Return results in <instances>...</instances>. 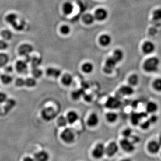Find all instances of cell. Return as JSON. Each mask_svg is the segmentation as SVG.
Returning a JSON list of instances; mask_svg holds the SVG:
<instances>
[{"label": "cell", "mask_w": 161, "mask_h": 161, "mask_svg": "<svg viewBox=\"0 0 161 161\" xmlns=\"http://www.w3.org/2000/svg\"><path fill=\"white\" fill-rule=\"evenodd\" d=\"M159 59L157 57H152L145 60L143 64V68L148 73H155L159 69Z\"/></svg>", "instance_id": "obj_1"}, {"label": "cell", "mask_w": 161, "mask_h": 161, "mask_svg": "<svg viewBox=\"0 0 161 161\" xmlns=\"http://www.w3.org/2000/svg\"><path fill=\"white\" fill-rule=\"evenodd\" d=\"M118 63L119 62L113 56L109 57L107 59L105 63L104 66L103 68V72L107 74L112 73Z\"/></svg>", "instance_id": "obj_2"}, {"label": "cell", "mask_w": 161, "mask_h": 161, "mask_svg": "<svg viewBox=\"0 0 161 161\" xmlns=\"http://www.w3.org/2000/svg\"><path fill=\"white\" fill-rule=\"evenodd\" d=\"M120 144L121 147L126 152L131 153L135 150L134 144L129 139L124 138L122 139Z\"/></svg>", "instance_id": "obj_3"}, {"label": "cell", "mask_w": 161, "mask_h": 161, "mask_svg": "<svg viewBox=\"0 0 161 161\" xmlns=\"http://www.w3.org/2000/svg\"><path fill=\"white\" fill-rule=\"evenodd\" d=\"M121 104V100L116 97H110L107 99L105 106L107 108L110 109H116L119 108Z\"/></svg>", "instance_id": "obj_4"}, {"label": "cell", "mask_w": 161, "mask_h": 161, "mask_svg": "<svg viewBox=\"0 0 161 161\" xmlns=\"http://www.w3.org/2000/svg\"><path fill=\"white\" fill-rule=\"evenodd\" d=\"M61 138L65 142L70 143L74 141L75 135L72 129L66 128L61 133Z\"/></svg>", "instance_id": "obj_5"}, {"label": "cell", "mask_w": 161, "mask_h": 161, "mask_svg": "<svg viewBox=\"0 0 161 161\" xmlns=\"http://www.w3.org/2000/svg\"><path fill=\"white\" fill-rule=\"evenodd\" d=\"M41 115L44 120L49 121L54 119L56 117L57 114L54 108L51 107H47L42 110Z\"/></svg>", "instance_id": "obj_6"}, {"label": "cell", "mask_w": 161, "mask_h": 161, "mask_svg": "<svg viewBox=\"0 0 161 161\" xmlns=\"http://www.w3.org/2000/svg\"><path fill=\"white\" fill-rule=\"evenodd\" d=\"M134 93V89L130 85L123 86H121L117 93V97L119 99L124 96H129Z\"/></svg>", "instance_id": "obj_7"}, {"label": "cell", "mask_w": 161, "mask_h": 161, "mask_svg": "<svg viewBox=\"0 0 161 161\" xmlns=\"http://www.w3.org/2000/svg\"><path fill=\"white\" fill-rule=\"evenodd\" d=\"M106 147L102 143H99L95 146L92 155L96 159H100L105 154Z\"/></svg>", "instance_id": "obj_8"}, {"label": "cell", "mask_w": 161, "mask_h": 161, "mask_svg": "<svg viewBox=\"0 0 161 161\" xmlns=\"http://www.w3.org/2000/svg\"><path fill=\"white\" fill-rule=\"evenodd\" d=\"M119 146L116 142H111L106 147L105 154L109 157H112L117 154Z\"/></svg>", "instance_id": "obj_9"}, {"label": "cell", "mask_w": 161, "mask_h": 161, "mask_svg": "<svg viewBox=\"0 0 161 161\" xmlns=\"http://www.w3.org/2000/svg\"><path fill=\"white\" fill-rule=\"evenodd\" d=\"M95 19L99 21H103L106 19L108 16V12L105 9L100 8L95 10L94 15Z\"/></svg>", "instance_id": "obj_10"}, {"label": "cell", "mask_w": 161, "mask_h": 161, "mask_svg": "<svg viewBox=\"0 0 161 161\" xmlns=\"http://www.w3.org/2000/svg\"><path fill=\"white\" fill-rule=\"evenodd\" d=\"M161 148V143L156 141H151L148 144V149L152 154H157L160 150Z\"/></svg>", "instance_id": "obj_11"}, {"label": "cell", "mask_w": 161, "mask_h": 161, "mask_svg": "<svg viewBox=\"0 0 161 161\" xmlns=\"http://www.w3.org/2000/svg\"><path fill=\"white\" fill-rule=\"evenodd\" d=\"M155 48V45L153 42L149 41H145L142 46V50L145 54H149L153 53Z\"/></svg>", "instance_id": "obj_12"}, {"label": "cell", "mask_w": 161, "mask_h": 161, "mask_svg": "<svg viewBox=\"0 0 161 161\" xmlns=\"http://www.w3.org/2000/svg\"><path fill=\"white\" fill-rule=\"evenodd\" d=\"M34 50L33 46L29 44H24L21 46L19 48V52L21 55L23 56H29L30 54Z\"/></svg>", "instance_id": "obj_13"}, {"label": "cell", "mask_w": 161, "mask_h": 161, "mask_svg": "<svg viewBox=\"0 0 161 161\" xmlns=\"http://www.w3.org/2000/svg\"><path fill=\"white\" fill-rule=\"evenodd\" d=\"M147 112L133 113L131 116V120L132 124L134 125H138L142 119L147 117Z\"/></svg>", "instance_id": "obj_14"}, {"label": "cell", "mask_w": 161, "mask_h": 161, "mask_svg": "<svg viewBox=\"0 0 161 161\" xmlns=\"http://www.w3.org/2000/svg\"><path fill=\"white\" fill-rule=\"evenodd\" d=\"M99 123V118L97 114L93 113L90 114L87 119V123L89 126L94 127L98 125Z\"/></svg>", "instance_id": "obj_15"}, {"label": "cell", "mask_w": 161, "mask_h": 161, "mask_svg": "<svg viewBox=\"0 0 161 161\" xmlns=\"http://www.w3.org/2000/svg\"><path fill=\"white\" fill-rule=\"evenodd\" d=\"M16 69L19 73H25L27 71V62L25 61H19L16 65Z\"/></svg>", "instance_id": "obj_16"}, {"label": "cell", "mask_w": 161, "mask_h": 161, "mask_svg": "<svg viewBox=\"0 0 161 161\" xmlns=\"http://www.w3.org/2000/svg\"><path fill=\"white\" fill-rule=\"evenodd\" d=\"M46 74L49 77L54 78H58L61 76V71L55 68H48L46 70Z\"/></svg>", "instance_id": "obj_17"}, {"label": "cell", "mask_w": 161, "mask_h": 161, "mask_svg": "<svg viewBox=\"0 0 161 161\" xmlns=\"http://www.w3.org/2000/svg\"><path fill=\"white\" fill-rule=\"evenodd\" d=\"M99 41L100 44L103 46H107L111 43V38L107 34H103L99 38Z\"/></svg>", "instance_id": "obj_18"}, {"label": "cell", "mask_w": 161, "mask_h": 161, "mask_svg": "<svg viewBox=\"0 0 161 161\" xmlns=\"http://www.w3.org/2000/svg\"><path fill=\"white\" fill-rule=\"evenodd\" d=\"M35 159L38 161H46L49 159V156L48 153L45 151H41L36 153L34 156Z\"/></svg>", "instance_id": "obj_19"}, {"label": "cell", "mask_w": 161, "mask_h": 161, "mask_svg": "<svg viewBox=\"0 0 161 161\" xmlns=\"http://www.w3.org/2000/svg\"><path fill=\"white\" fill-rule=\"evenodd\" d=\"M68 123L73 124L75 123L79 119V115L74 111H70L68 113L66 116Z\"/></svg>", "instance_id": "obj_20"}, {"label": "cell", "mask_w": 161, "mask_h": 161, "mask_svg": "<svg viewBox=\"0 0 161 161\" xmlns=\"http://www.w3.org/2000/svg\"><path fill=\"white\" fill-rule=\"evenodd\" d=\"M63 11L65 15H71L74 10V6L70 2H66L62 7Z\"/></svg>", "instance_id": "obj_21"}, {"label": "cell", "mask_w": 161, "mask_h": 161, "mask_svg": "<svg viewBox=\"0 0 161 161\" xmlns=\"http://www.w3.org/2000/svg\"><path fill=\"white\" fill-rule=\"evenodd\" d=\"M158 109V104L154 102H149L146 104V112L148 113H155Z\"/></svg>", "instance_id": "obj_22"}, {"label": "cell", "mask_w": 161, "mask_h": 161, "mask_svg": "<svg viewBox=\"0 0 161 161\" xmlns=\"http://www.w3.org/2000/svg\"><path fill=\"white\" fill-rule=\"evenodd\" d=\"M16 105V102L13 99L7 100L6 101V104L5 106L4 110L5 114L8 113Z\"/></svg>", "instance_id": "obj_23"}, {"label": "cell", "mask_w": 161, "mask_h": 161, "mask_svg": "<svg viewBox=\"0 0 161 161\" xmlns=\"http://www.w3.org/2000/svg\"><path fill=\"white\" fill-rule=\"evenodd\" d=\"M73 79L70 74L66 73L62 77L61 82L64 85L69 86L73 82Z\"/></svg>", "instance_id": "obj_24"}, {"label": "cell", "mask_w": 161, "mask_h": 161, "mask_svg": "<svg viewBox=\"0 0 161 161\" xmlns=\"http://www.w3.org/2000/svg\"><path fill=\"white\" fill-rule=\"evenodd\" d=\"M19 18L18 16L15 14H10L7 15L6 17V20L7 22L9 24L11 25L12 26H14L15 24L18 21Z\"/></svg>", "instance_id": "obj_25"}, {"label": "cell", "mask_w": 161, "mask_h": 161, "mask_svg": "<svg viewBox=\"0 0 161 161\" xmlns=\"http://www.w3.org/2000/svg\"><path fill=\"white\" fill-rule=\"evenodd\" d=\"M82 69L84 73L89 74L92 73L94 70V65L91 63L86 62L82 65Z\"/></svg>", "instance_id": "obj_26"}, {"label": "cell", "mask_w": 161, "mask_h": 161, "mask_svg": "<svg viewBox=\"0 0 161 161\" xmlns=\"http://www.w3.org/2000/svg\"><path fill=\"white\" fill-rule=\"evenodd\" d=\"M85 94V89L82 88L78 90H74L72 92L71 96L73 100H78L80 99L81 97L83 96Z\"/></svg>", "instance_id": "obj_27"}, {"label": "cell", "mask_w": 161, "mask_h": 161, "mask_svg": "<svg viewBox=\"0 0 161 161\" xmlns=\"http://www.w3.org/2000/svg\"><path fill=\"white\" fill-rule=\"evenodd\" d=\"M112 56L116 59V60L118 62H120L123 60L124 56L123 51L120 49H116L113 52Z\"/></svg>", "instance_id": "obj_28"}, {"label": "cell", "mask_w": 161, "mask_h": 161, "mask_svg": "<svg viewBox=\"0 0 161 161\" xmlns=\"http://www.w3.org/2000/svg\"><path fill=\"white\" fill-rule=\"evenodd\" d=\"M95 19V18L94 15L90 14H86L82 17L83 22L87 25H90L93 23Z\"/></svg>", "instance_id": "obj_29"}, {"label": "cell", "mask_w": 161, "mask_h": 161, "mask_svg": "<svg viewBox=\"0 0 161 161\" xmlns=\"http://www.w3.org/2000/svg\"><path fill=\"white\" fill-rule=\"evenodd\" d=\"M139 79L138 76L137 74H132L128 79L129 85L132 86H136L138 83Z\"/></svg>", "instance_id": "obj_30"}, {"label": "cell", "mask_w": 161, "mask_h": 161, "mask_svg": "<svg viewBox=\"0 0 161 161\" xmlns=\"http://www.w3.org/2000/svg\"><path fill=\"white\" fill-rule=\"evenodd\" d=\"M106 118L107 121L110 123H114L118 119V115L114 112H109L107 113Z\"/></svg>", "instance_id": "obj_31"}, {"label": "cell", "mask_w": 161, "mask_h": 161, "mask_svg": "<svg viewBox=\"0 0 161 161\" xmlns=\"http://www.w3.org/2000/svg\"><path fill=\"white\" fill-rule=\"evenodd\" d=\"M9 58L5 53H0V67L5 66L8 63Z\"/></svg>", "instance_id": "obj_32"}, {"label": "cell", "mask_w": 161, "mask_h": 161, "mask_svg": "<svg viewBox=\"0 0 161 161\" xmlns=\"http://www.w3.org/2000/svg\"><path fill=\"white\" fill-rule=\"evenodd\" d=\"M68 123L66 117L63 116H60L57 120V124L60 127H65Z\"/></svg>", "instance_id": "obj_33"}, {"label": "cell", "mask_w": 161, "mask_h": 161, "mask_svg": "<svg viewBox=\"0 0 161 161\" xmlns=\"http://www.w3.org/2000/svg\"><path fill=\"white\" fill-rule=\"evenodd\" d=\"M30 62L31 63V66L33 68L38 67L42 63V59L38 57H35L31 58Z\"/></svg>", "instance_id": "obj_34"}, {"label": "cell", "mask_w": 161, "mask_h": 161, "mask_svg": "<svg viewBox=\"0 0 161 161\" xmlns=\"http://www.w3.org/2000/svg\"><path fill=\"white\" fill-rule=\"evenodd\" d=\"M1 79L5 84H9L13 81V78L8 74H3L1 76Z\"/></svg>", "instance_id": "obj_35"}, {"label": "cell", "mask_w": 161, "mask_h": 161, "mask_svg": "<svg viewBox=\"0 0 161 161\" xmlns=\"http://www.w3.org/2000/svg\"><path fill=\"white\" fill-rule=\"evenodd\" d=\"M37 85V81L34 78H29L25 80V86L28 87H33Z\"/></svg>", "instance_id": "obj_36"}, {"label": "cell", "mask_w": 161, "mask_h": 161, "mask_svg": "<svg viewBox=\"0 0 161 161\" xmlns=\"http://www.w3.org/2000/svg\"><path fill=\"white\" fill-rule=\"evenodd\" d=\"M32 74L36 79L40 78L43 75V72L38 67L33 68L32 70Z\"/></svg>", "instance_id": "obj_37"}, {"label": "cell", "mask_w": 161, "mask_h": 161, "mask_svg": "<svg viewBox=\"0 0 161 161\" xmlns=\"http://www.w3.org/2000/svg\"><path fill=\"white\" fill-rule=\"evenodd\" d=\"M2 37L6 40H9L13 37L12 32L8 30H4L2 33Z\"/></svg>", "instance_id": "obj_38"}, {"label": "cell", "mask_w": 161, "mask_h": 161, "mask_svg": "<svg viewBox=\"0 0 161 161\" xmlns=\"http://www.w3.org/2000/svg\"><path fill=\"white\" fill-rule=\"evenodd\" d=\"M153 86L155 90L161 92V79H158L155 80L153 83Z\"/></svg>", "instance_id": "obj_39"}, {"label": "cell", "mask_w": 161, "mask_h": 161, "mask_svg": "<svg viewBox=\"0 0 161 161\" xmlns=\"http://www.w3.org/2000/svg\"><path fill=\"white\" fill-rule=\"evenodd\" d=\"M153 19L156 21L161 20V9H158L154 11L153 13Z\"/></svg>", "instance_id": "obj_40"}, {"label": "cell", "mask_w": 161, "mask_h": 161, "mask_svg": "<svg viewBox=\"0 0 161 161\" xmlns=\"http://www.w3.org/2000/svg\"><path fill=\"white\" fill-rule=\"evenodd\" d=\"M70 27L68 26L63 25L62 26H61L60 28V31L62 34H63L64 35H68L70 33Z\"/></svg>", "instance_id": "obj_41"}, {"label": "cell", "mask_w": 161, "mask_h": 161, "mask_svg": "<svg viewBox=\"0 0 161 161\" xmlns=\"http://www.w3.org/2000/svg\"><path fill=\"white\" fill-rule=\"evenodd\" d=\"M123 136L126 138H130L132 135V130L131 128H126L122 132Z\"/></svg>", "instance_id": "obj_42"}, {"label": "cell", "mask_w": 161, "mask_h": 161, "mask_svg": "<svg viewBox=\"0 0 161 161\" xmlns=\"http://www.w3.org/2000/svg\"><path fill=\"white\" fill-rule=\"evenodd\" d=\"M152 124L149 119L145 121L141 124V127L143 129H147L149 128L150 125Z\"/></svg>", "instance_id": "obj_43"}, {"label": "cell", "mask_w": 161, "mask_h": 161, "mask_svg": "<svg viewBox=\"0 0 161 161\" xmlns=\"http://www.w3.org/2000/svg\"><path fill=\"white\" fill-rule=\"evenodd\" d=\"M16 85L19 87H23L25 86V80L22 78H19L16 81Z\"/></svg>", "instance_id": "obj_44"}, {"label": "cell", "mask_w": 161, "mask_h": 161, "mask_svg": "<svg viewBox=\"0 0 161 161\" xmlns=\"http://www.w3.org/2000/svg\"><path fill=\"white\" fill-rule=\"evenodd\" d=\"M8 47V44L4 40H0V50H5Z\"/></svg>", "instance_id": "obj_45"}, {"label": "cell", "mask_w": 161, "mask_h": 161, "mask_svg": "<svg viewBox=\"0 0 161 161\" xmlns=\"http://www.w3.org/2000/svg\"><path fill=\"white\" fill-rule=\"evenodd\" d=\"M7 100V95L5 93L0 92V103L6 102Z\"/></svg>", "instance_id": "obj_46"}, {"label": "cell", "mask_w": 161, "mask_h": 161, "mask_svg": "<svg viewBox=\"0 0 161 161\" xmlns=\"http://www.w3.org/2000/svg\"><path fill=\"white\" fill-rule=\"evenodd\" d=\"M130 138L131 139V141L135 144L139 142L140 141V138H139L138 136H134V135H132L131 136V138Z\"/></svg>", "instance_id": "obj_47"}, {"label": "cell", "mask_w": 161, "mask_h": 161, "mask_svg": "<svg viewBox=\"0 0 161 161\" xmlns=\"http://www.w3.org/2000/svg\"><path fill=\"white\" fill-rule=\"evenodd\" d=\"M83 97L85 100L87 102H90L92 101V97L90 95L86 94L85 93L83 95Z\"/></svg>", "instance_id": "obj_48"}, {"label": "cell", "mask_w": 161, "mask_h": 161, "mask_svg": "<svg viewBox=\"0 0 161 161\" xmlns=\"http://www.w3.org/2000/svg\"><path fill=\"white\" fill-rule=\"evenodd\" d=\"M149 119L151 122V124H154V123L156 122L157 120H158V117L155 115H153Z\"/></svg>", "instance_id": "obj_49"}, {"label": "cell", "mask_w": 161, "mask_h": 161, "mask_svg": "<svg viewBox=\"0 0 161 161\" xmlns=\"http://www.w3.org/2000/svg\"><path fill=\"white\" fill-rule=\"evenodd\" d=\"M5 70L7 73H11L13 71V68L11 66L6 67L5 68Z\"/></svg>", "instance_id": "obj_50"}, {"label": "cell", "mask_w": 161, "mask_h": 161, "mask_svg": "<svg viewBox=\"0 0 161 161\" xmlns=\"http://www.w3.org/2000/svg\"><path fill=\"white\" fill-rule=\"evenodd\" d=\"M82 88L83 89L85 90L86 89H87L89 87V85L87 82H83L82 84Z\"/></svg>", "instance_id": "obj_51"}, {"label": "cell", "mask_w": 161, "mask_h": 161, "mask_svg": "<svg viewBox=\"0 0 161 161\" xmlns=\"http://www.w3.org/2000/svg\"><path fill=\"white\" fill-rule=\"evenodd\" d=\"M24 160L25 161H33L34 160V159H31V158H30V157H29V158H28H28H26V159H25Z\"/></svg>", "instance_id": "obj_52"}]
</instances>
